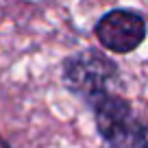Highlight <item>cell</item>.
Masks as SVG:
<instances>
[{"instance_id":"4","label":"cell","mask_w":148,"mask_h":148,"mask_svg":"<svg viewBox=\"0 0 148 148\" xmlns=\"http://www.w3.org/2000/svg\"><path fill=\"white\" fill-rule=\"evenodd\" d=\"M0 148H11V144L7 142V139L2 137V135H0Z\"/></svg>"},{"instance_id":"1","label":"cell","mask_w":148,"mask_h":148,"mask_svg":"<svg viewBox=\"0 0 148 148\" xmlns=\"http://www.w3.org/2000/svg\"><path fill=\"white\" fill-rule=\"evenodd\" d=\"M61 83L85 107H92L98 98L113 92V85L122 83L120 65L98 48H83L61 61Z\"/></svg>"},{"instance_id":"3","label":"cell","mask_w":148,"mask_h":148,"mask_svg":"<svg viewBox=\"0 0 148 148\" xmlns=\"http://www.w3.org/2000/svg\"><path fill=\"white\" fill-rule=\"evenodd\" d=\"M102 148H148V122L131 116L100 135Z\"/></svg>"},{"instance_id":"2","label":"cell","mask_w":148,"mask_h":148,"mask_svg":"<svg viewBox=\"0 0 148 148\" xmlns=\"http://www.w3.org/2000/svg\"><path fill=\"white\" fill-rule=\"evenodd\" d=\"M148 35V22L144 13L126 7L109 9L94 24V37L105 50L113 55H131L135 52Z\"/></svg>"}]
</instances>
